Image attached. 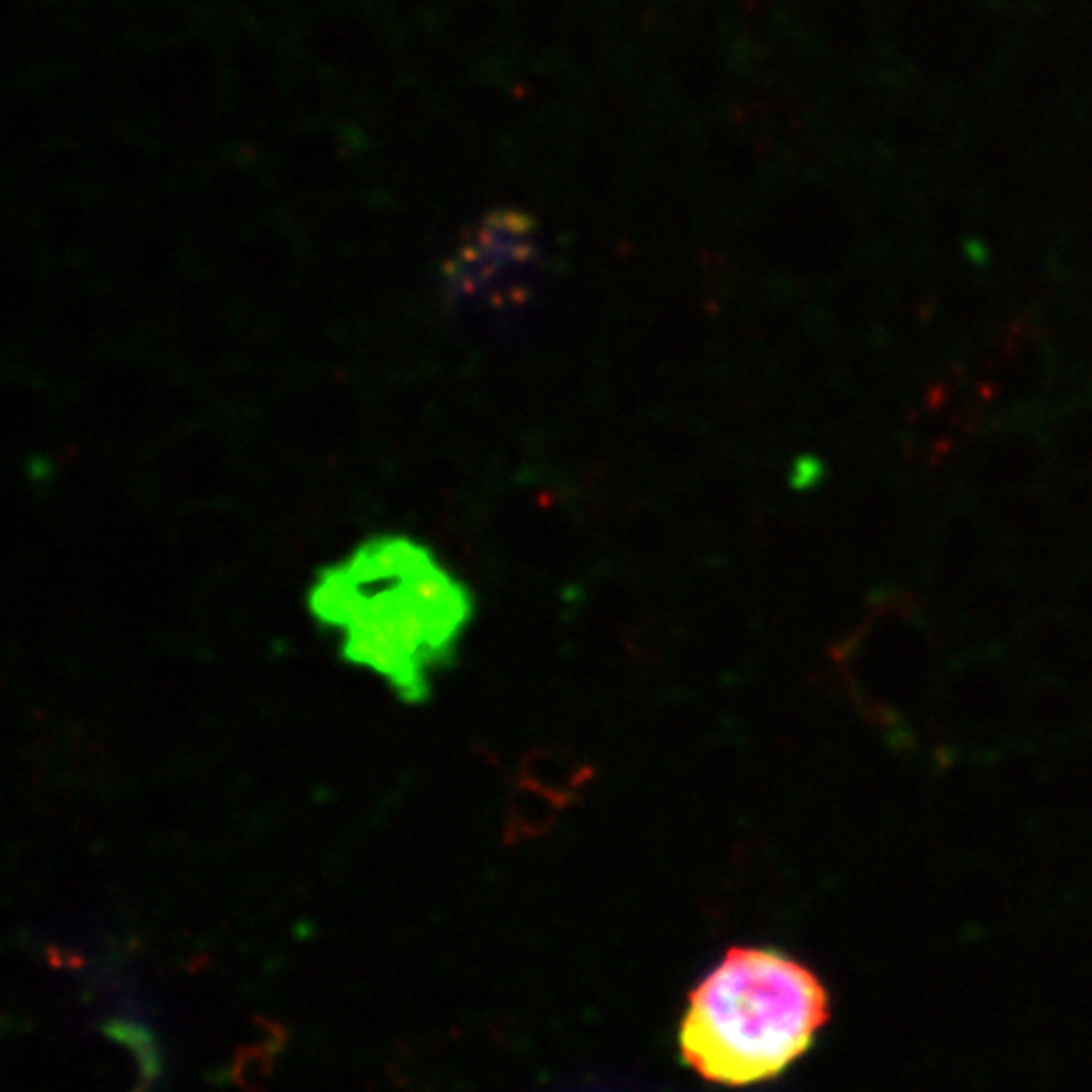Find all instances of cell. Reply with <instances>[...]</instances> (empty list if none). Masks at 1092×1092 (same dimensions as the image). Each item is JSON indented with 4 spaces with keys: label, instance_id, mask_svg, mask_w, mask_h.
<instances>
[{
    "label": "cell",
    "instance_id": "6da1fadb",
    "mask_svg": "<svg viewBox=\"0 0 1092 1092\" xmlns=\"http://www.w3.org/2000/svg\"><path fill=\"white\" fill-rule=\"evenodd\" d=\"M827 1019L812 968L774 949H731L690 991L678 1049L708 1083L757 1085L810 1053Z\"/></svg>",
    "mask_w": 1092,
    "mask_h": 1092
},
{
    "label": "cell",
    "instance_id": "7a4b0ae2",
    "mask_svg": "<svg viewBox=\"0 0 1092 1092\" xmlns=\"http://www.w3.org/2000/svg\"><path fill=\"white\" fill-rule=\"evenodd\" d=\"M542 266L537 228L524 213L493 211L463 230L443 264V294L461 311L509 317L531 299Z\"/></svg>",
    "mask_w": 1092,
    "mask_h": 1092
},
{
    "label": "cell",
    "instance_id": "3957f363",
    "mask_svg": "<svg viewBox=\"0 0 1092 1092\" xmlns=\"http://www.w3.org/2000/svg\"><path fill=\"white\" fill-rule=\"evenodd\" d=\"M276 1055L278 1053L258 1047V1044H243L234 1055V1060H230L228 1070H225L228 1080L243 1090H261L273 1074Z\"/></svg>",
    "mask_w": 1092,
    "mask_h": 1092
},
{
    "label": "cell",
    "instance_id": "277c9868",
    "mask_svg": "<svg viewBox=\"0 0 1092 1092\" xmlns=\"http://www.w3.org/2000/svg\"><path fill=\"white\" fill-rule=\"evenodd\" d=\"M549 801L534 794L528 787H521L511 801V827L516 829H539L549 822Z\"/></svg>",
    "mask_w": 1092,
    "mask_h": 1092
}]
</instances>
